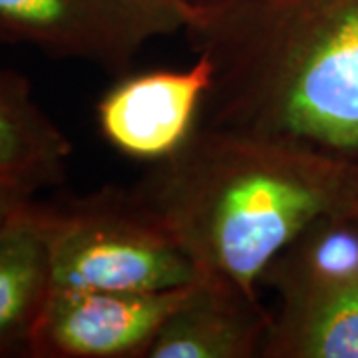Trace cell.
Returning <instances> with one entry per match:
<instances>
[{
  "label": "cell",
  "mask_w": 358,
  "mask_h": 358,
  "mask_svg": "<svg viewBox=\"0 0 358 358\" xmlns=\"http://www.w3.org/2000/svg\"><path fill=\"white\" fill-rule=\"evenodd\" d=\"M189 0H0V42L128 74L152 40L185 32Z\"/></svg>",
  "instance_id": "5b68a950"
},
{
  "label": "cell",
  "mask_w": 358,
  "mask_h": 358,
  "mask_svg": "<svg viewBox=\"0 0 358 358\" xmlns=\"http://www.w3.org/2000/svg\"><path fill=\"white\" fill-rule=\"evenodd\" d=\"M34 195L36 192L26 185L0 179V233L13 223L26 205L34 201Z\"/></svg>",
  "instance_id": "8fae6325"
},
{
  "label": "cell",
  "mask_w": 358,
  "mask_h": 358,
  "mask_svg": "<svg viewBox=\"0 0 358 358\" xmlns=\"http://www.w3.org/2000/svg\"><path fill=\"white\" fill-rule=\"evenodd\" d=\"M183 70L124 74L96 106L98 129L114 150L136 162L157 164L199 128L213 86V64L195 54Z\"/></svg>",
  "instance_id": "52a82bcc"
},
{
  "label": "cell",
  "mask_w": 358,
  "mask_h": 358,
  "mask_svg": "<svg viewBox=\"0 0 358 358\" xmlns=\"http://www.w3.org/2000/svg\"><path fill=\"white\" fill-rule=\"evenodd\" d=\"M352 215L358 219V183H357V193H355V209H352Z\"/></svg>",
  "instance_id": "7c38bea8"
},
{
  "label": "cell",
  "mask_w": 358,
  "mask_h": 358,
  "mask_svg": "<svg viewBox=\"0 0 358 358\" xmlns=\"http://www.w3.org/2000/svg\"><path fill=\"white\" fill-rule=\"evenodd\" d=\"M197 2H207V0H189V4H197Z\"/></svg>",
  "instance_id": "4fadbf2b"
},
{
  "label": "cell",
  "mask_w": 358,
  "mask_h": 358,
  "mask_svg": "<svg viewBox=\"0 0 358 358\" xmlns=\"http://www.w3.org/2000/svg\"><path fill=\"white\" fill-rule=\"evenodd\" d=\"M195 285L150 293L52 285L28 357L145 358L162 324Z\"/></svg>",
  "instance_id": "8992f818"
},
{
  "label": "cell",
  "mask_w": 358,
  "mask_h": 358,
  "mask_svg": "<svg viewBox=\"0 0 358 358\" xmlns=\"http://www.w3.org/2000/svg\"><path fill=\"white\" fill-rule=\"evenodd\" d=\"M279 296L261 358H358V219L329 213L271 261Z\"/></svg>",
  "instance_id": "277c9868"
},
{
  "label": "cell",
  "mask_w": 358,
  "mask_h": 358,
  "mask_svg": "<svg viewBox=\"0 0 358 358\" xmlns=\"http://www.w3.org/2000/svg\"><path fill=\"white\" fill-rule=\"evenodd\" d=\"M358 167L263 136L201 126L131 185L205 282L259 299L271 261L315 219L352 213Z\"/></svg>",
  "instance_id": "7a4b0ae2"
},
{
  "label": "cell",
  "mask_w": 358,
  "mask_h": 358,
  "mask_svg": "<svg viewBox=\"0 0 358 358\" xmlns=\"http://www.w3.org/2000/svg\"><path fill=\"white\" fill-rule=\"evenodd\" d=\"M185 36L213 64L201 126L358 167V0H207Z\"/></svg>",
  "instance_id": "6da1fadb"
},
{
  "label": "cell",
  "mask_w": 358,
  "mask_h": 358,
  "mask_svg": "<svg viewBox=\"0 0 358 358\" xmlns=\"http://www.w3.org/2000/svg\"><path fill=\"white\" fill-rule=\"evenodd\" d=\"M50 291L42 209L32 201L0 233V357H28Z\"/></svg>",
  "instance_id": "9c48e42d"
},
{
  "label": "cell",
  "mask_w": 358,
  "mask_h": 358,
  "mask_svg": "<svg viewBox=\"0 0 358 358\" xmlns=\"http://www.w3.org/2000/svg\"><path fill=\"white\" fill-rule=\"evenodd\" d=\"M40 209L54 287L150 293L203 281L131 187H103Z\"/></svg>",
  "instance_id": "3957f363"
},
{
  "label": "cell",
  "mask_w": 358,
  "mask_h": 358,
  "mask_svg": "<svg viewBox=\"0 0 358 358\" xmlns=\"http://www.w3.org/2000/svg\"><path fill=\"white\" fill-rule=\"evenodd\" d=\"M72 141L32 98L24 76L0 68V179L38 193L66 178Z\"/></svg>",
  "instance_id": "30bf717a"
},
{
  "label": "cell",
  "mask_w": 358,
  "mask_h": 358,
  "mask_svg": "<svg viewBox=\"0 0 358 358\" xmlns=\"http://www.w3.org/2000/svg\"><path fill=\"white\" fill-rule=\"evenodd\" d=\"M271 319L261 299L201 281L167 317L145 358H261Z\"/></svg>",
  "instance_id": "ba28073f"
}]
</instances>
